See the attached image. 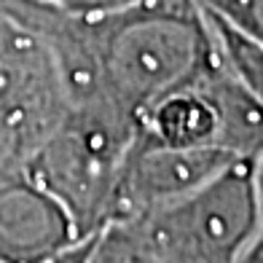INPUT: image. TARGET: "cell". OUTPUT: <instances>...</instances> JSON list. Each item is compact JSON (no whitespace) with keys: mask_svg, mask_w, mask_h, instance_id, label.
I'll use <instances>...</instances> for the list:
<instances>
[{"mask_svg":"<svg viewBox=\"0 0 263 263\" xmlns=\"http://www.w3.org/2000/svg\"><path fill=\"white\" fill-rule=\"evenodd\" d=\"M81 263H159L137 231L126 223H113L94 236Z\"/></svg>","mask_w":263,"mask_h":263,"instance_id":"277c9868","label":"cell"},{"mask_svg":"<svg viewBox=\"0 0 263 263\" xmlns=\"http://www.w3.org/2000/svg\"><path fill=\"white\" fill-rule=\"evenodd\" d=\"M234 161L242 159L220 148H177L135 135L118 172L110 226L137 220L188 196Z\"/></svg>","mask_w":263,"mask_h":263,"instance_id":"3957f363","label":"cell"},{"mask_svg":"<svg viewBox=\"0 0 263 263\" xmlns=\"http://www.w3.org/2000/svg\"><path fill=\"white\" fill-rule=\"evenodd\" d=\"M253 175H255V188H258V199L263 207V153H258L253 159Z\"/></svg>","mask_w":263,"mask_h":263,"instance_id":"ba28073f","label":"cell"},{"mask_svg":"<svg viewBox=\"0 0 263 263\" xmlns=\"http://www.w3.org/2000/svg\"><path fill=\"white\" fill-rule=\"evenodd\" d=\"M260 220L253 159H242L188 196L126 220V226L159 263H239Z\"/></svg>","mask_w":263,"mask_h":263,"instance_id":"7a4b0ae2","label":"cell"},{"mask_svg":"<svg viewBox=\"0 0 263 263\" xmlns=\"http://www.w3.org/2000/svg\"><path fill=\"white\" fill-rule=\"evenodd\" d=\"M38 6H46L51 11L67 16H81V19H94V16H107L116 11H124L140 0H32Z\"/></svg>","mask_w":263,"mask_h":263,"instance_id":"5b68a950","label":"cell"},{"mask_svg":"<svg viewBox=\"0 0 263 263\" xmlns=\"http://www.w3.org/2000/svg\"><path fill=\"white\" fill-rule=\"evenodd\" d=\"M239 263H263V220H260L253 242H250V247L245 250V255H242Z\"/></svg>","mask_w":263,"mask_h":263,"instance_id":"52a82bcc","label":"cell"},{"mask_svg":"<svg viewBox=\"0 0 263 263\" xmlns=\"http://www.w3.org/2000/svg\"><path fill=\"white\" fill-rule=\"evenodd\" d=\"M199 3L204 6L207 11H212V14H218L223 19H231L245 0H199Z\"/></svg>","mask_w":263,"mask_h":263,"instance_id":"8992f818","label":"cell"},{"mask_svg":"<svg viewBox=\"0 0 263 263\" xmlns=\"http://www.w3.org/2000/svg\"><path fill=\"white\" fill-rule=\"evenodd\" d=\"M32 25L59 59L70 102H105L135 124L215 65L212 27L199 0H140L94 19L38 6Z\"/></svg>","mask_w":263,"mask_h":263,"instance_id":"6da1fadb","label":"cell"}]
</instances>
